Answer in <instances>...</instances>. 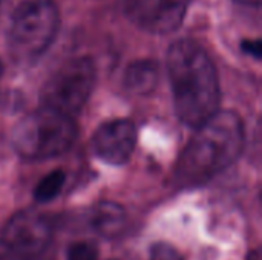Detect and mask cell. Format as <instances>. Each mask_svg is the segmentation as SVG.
Segmentation results:
<instances>
[{"label":"cell","instance_id":"9a60e30c","mask_svg":"<svg viewBox=\"0 0 262 260\" xmlns=\"http://www.w3.org/2000/svg\"><path fill=\"white\" fill-rule=\"evenodd\" d=\"M247 260H261V253H259L258 250L252 251V253L247 256Z\"/></svg>","mask_w":262,"mask_h":260},{"label":"cell","instance_id":"52a82bcc","mask_svg":"<svg viewBox=\"0 0 262 260\" xmlns=\"http://www.w3.org/2000/svg\"><path fill=\"white\" fill-rule=\"evenodd\" d=\"M192 0H126L127 17L150 34L173 32L190 6Z\"/></svg>","mask_w":262,"mask_h":260},{"label":"cell","instance_id":"6da1fadb","mask_svg":"<svg viewBox=\"0 0 262 260\" xmlns=\"http://www.w3.org/2000/svg\"><path fill=\"white\" fill-rule=\"evenodd\" d=\"M167 74L178 118L196 129L220 110L221 89L215 64L195 40L175 41L167 52Z\"/></svg>","mask_w":262,"mask_h":260},{"label":"cell","instance_id":"5bb4252c","mask_svg":"<svg viewBox=\"0 0 262 260\" xmlns=\"http://www.w3.org/2000/svg\"><path fill=\"white\" fill-rule=\"evenodd\" d=\"M244 49H246V51H249L250 54H256V55H259V44H258L256 48H253V41L246 43V44H244Z\"/></svg>","mask_w":262,"mask_h":260},{"label":"cell","instance_id":"5b68a950","mask_svg":"<svg viewBox=\"0 0 262 260\" xmlns=\"http://www.w3.org/2000/svg\"><path fill=\"white\" fill-rule=\"evenodd\" d=\"M95 64L89 57L64 61L45 83L41 106L75 116L88 103L95 86Z\"/></svg>","mask_w":262,"mask_h":260},{"label":"cell","instance_id":"8fae6325","mask_svg":"<svg viewBox=\"0 0 262 260\" xmlns=\"http://www.w3.org/2000/svg\"><path fill=\"white\" fill-rule=\"evenodd\" d=\"M66 182V175L61 170H54L49 175H46L34 188V198L37 202L46 204L55 199L60 192L63 190V185Z\"/></svg>","mask_w":262,"mask_h":260},{"label":"cell","instance_id":"d6986e66","mask_svg":"<svg viewBox=\"0 0 262 260\" xmlns=\"http://www.w3.org/2000/svg\"><path fill=\"white\" fill-rule=\"evenodd\" d=\"M38 260H40V259H38Z\"/></svg>","mask_w":262,"mask_h":260},{"label":"cell","instance_id":"ba28073f","mask_svg":"<svg viewBox=\"0 0 262 260\" xmlns=\"http://www.w3.org/2000/svg\"><path fill=\"white\" fill-rule=\"evenodd\" d=\"M137 127L130 120H112L97 129L92 138V150L101 161L112 166H121L130 159L137 146Z\"/></svg>","mask_w":262,"mask_h":260},{"label":"cell","instance_id":"30bf717a","mask_svg":"<svg viewBox=\"0 0 262 260\" xmlns=\"http://www.w3.org/2000/svg\"><path fill=\"white\" fill-rule=\"evenodd\" d=\"M160 80V67L152 60H138L127 66L124 72V87L134 95H149Z\"/></svg>","mask_w":262,"mask_h":260},{"label":"cell","instance_id":"9c48e42d","mask_svg":"<svg viewBox=\"0 0 262 260\" xmlns=\"http://www.w3.org/2000/svg\"><path fill=\"white\" fill-rule=\"evenodd\" d=\"M126 211L124 208L111 201L97 204L89 215V227L94 233L104 239H114L120 236L126 228Z\"/></svg>","mask_w":262,"mask_h":260},{"label":"cell","instance_id":"4fadbf2b","mask_svg":"<svg viewBox=\"0 0 262 260\" xmlns=\"http://www.w3.org/2000/svg\"><path fill=\"white\" fill-rule=\"evenodd\" d=\"M150 260H184L183 256L169 244L158 242L150 248Z\"/></svg>","mask_w":262,"mask_h":260},{"label":"cell","instance_id":"ac0fdd59","mask_svg":"<svg viewBox=\"0 0 262 260\" xmlns=\"http://www.w3.org/2000/svg\"><path fill=\"white\" fill-rule=\"evenodd\" d=\"M0 3H2V0H0Z\"/></svg>","mask_w":262,"mask_h":260},{"label":"cell","instance_id":"2e32d148","mask_svg":"<svg viewBox=\"0 0 262 260\" xmlns=\"http://www.w3.org/2000/svg\"><path fill=\"white\" fill-rule=\"evenodd\" d=\"M235 2L246 3V5H259L261 3V0H235Z\"/></svg>","mask_w":262,"mask_h":260},{"label":"cell","instance_id":"277c9868","mask_svg":"<svg viewBox=\"0 0 262 260\" xmlns=\"http://www.w3.org/2000/svg\"><path fill=\"white\" fill-rule=\"evenodd\" d=\"M60 11L54 0H25L12 14L8 31L11 57L21 64L37 61L54 43Z\"/></svg>","mask_w":262,"mask_h":260},{"label":"cell","instance_id":"e0dca14e","mask_svg":"<svg viewBox=\"0 0 262 260\" xmlns=\"http://www.w3.org/2000/svg\"><path fill=\"white\" fill-rule=\"evenodd\" d=\"M2 74H3V63L0 60V80H2Z\"/></svg>","mask_w":262,"mask_h":260},{"label":"cell","instance_id":"8992f818","mask_svg":"<svg viewBox=\"0 0 262 260\" xmlns=\"http://www.w3.org/2000/svg\"><path fill=\"white\" fill-rule=\"evenodd\" d=\"M54 236L52 219L35 210H23L0 228V260H38Z\"/></svg>","mask_w":262,"mask_h":260},{"label":"cell","instance_id":"7c38bea8","mask_svg":"<svg viewBox=\"0 0 262 260\" xmlns=\"http://www.w3.org/2000/svg\"><path fill=\"white\" fill-rule=\"evenodd\" d=\"M66 260H98V248L92 242H75L69 247Z\"/></svg>","mask_w":262,"mask_h":260},{"label":"cell","instance_id":"7a4b0ae2","mask_svg":"<svg viewBox=\"0 0 262 260\" xmlns=\"http://www.w3.org/2000/svg\"><path fill=\"white\" fill-rule=\"evenodd\" d=\"M244 124L235 112L218 110L195 129V135L181 152L175 166V179L181 187L203 185L229 169L243 153Z\"/></svg>","mask_w":262,"mask_h":260},{"label":"cell","instance_id":"3957f363","mask_svg":"<svg viewBox=\"0 0 262 260\" xmlns=\"http://www.w3.org/2000/svg\"><path fill=\"white\" fill-rule=\"evenodd\" d=\"M75 138L74 116L41 106L15 126L12 146L23 159L43 161L68 152Z\"/></svg>","mask_w":262,"mask_h":260}]
</instances>
